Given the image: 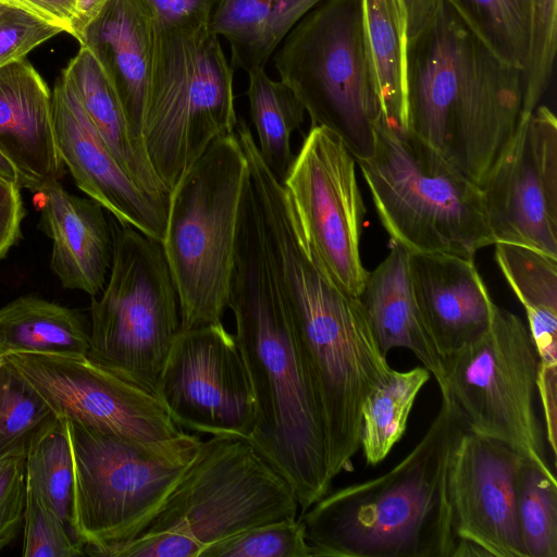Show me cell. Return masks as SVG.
Masks as SVG:
<instances>
[{"label": "cell", "mask_w": 557, "mask_h": 557, "mask_svg": "<svg viewBox=\"0 0 557 557\" xmlns=\"http://www.w3.org/2000/svg\"><path fill=\"white\" fill-rule=\"evenodd\" d=\"M240 198L228 309L256 404L249 441L288 481L300 512L332 486L320 408L272 273L250 178Z\"/></svg>", "instance_id": "cell-1"}, {"label": "cell", "mask_w": 557, "mask_h": 557, "mask_svg": "<svg viewBox=\"0 0 557 557\" xmlns=\"http://www.w3.org/2000/svg\"><path fill=\"white\" fill-rule=\"evenodd\" d=\"M261 225L269 263L320 408L333 481L352 470L362 405L394 369L376 344L359 297L336 284L314 258L288 205L268 207Z\"/></svg>", "instance_id": "cell-2"}, {"label": "cell", "mask_w": 557, "mask_h": 557, "mask_svg": "<svg viewBox=\"0 0 557 557\" xmlns=\"http://www.w3.org/2000/svg\"><path fill=\"white\" fill-rule=\"evenodd\" d=\"M522 73L441 0L409 38L406 129L481 187L524 115Z\"/></svg>", "instance_id": "cell-3"}, {"label": "cell", "mask_w": 557, "mask_h": 557, "mask_svg": "<svg viewBox=\"0 0 557 557\" xmlns=\"http://www.w3.org/2000/svg\"><path fill=\"white\" fill-rule=\"evenodd\" d=\"M465 429L456 406L442 397L428 431L397 465L329 492L302 512L313 557H454L448 473Z\"/></svg>", "instance_id": "cell-4"}, {"label": "cell", "mask_w": 557, "mask_h": 557, "mask_svg": "<svg viewBox=\"0 0 557 557\" xmlns=\"http://www.w3.org/2000/svg\"><path fill=\"white\" fill-rule=\"evenodd\" d=\"M288 481L245 437L212 435L165 503L133 539L85 545L92 557H200L252 527L297 518Z\"/></svg>", "instance_id": "cell-5"}, {"label": "cell", "mask_w": 557, "mask_h": 557, "mask_svg": "<svg viewBox=\"0 0 557 557\" xmlns=\"http://www.w3.org/2000/svg\"><path fill=\"white\" fill-rule=\"evenodd\" d=\"M356 163L393 244L471 259L494 245L481 188L409 131L380 122L372 152Z\"/></svg>", "instance_id": "cell-6"}, {"label": "cell", "mask_w": 557, "mask_h": 557, "mask_svg": "<svg viewBox=\"0 0 557 557\" xmlns=\"http://www.w3.org/2000/svg\"><path fill=\"white\" fill-rule=\"evenodd\" d=\"M233 72L209 26L153 20L143 145L169 193L216 138L235 132Z\"/></svg>", "instance_id": "cell-7"}, {"label": "cell", "mask_w": 557, "mask_h": 557, "mask_svg": "<svg viewBox=\"0 0 557 557\" xmlns=\"http://www.w3.org/2000/svg\"><path fill=\"white\" fill-rule=\"evenodd\" d=\"M248 166L235 135L216 138L169 196L163 252L174 281L181 330L222 323Z\"/></svg>", "instance_id": "cell-8"}, {"label": "cell", "mask_w": 557, "mask_h": 557, "mask_svg": "<svg viewBox=\"0 0 557 557\" xmlns=\"http://www.w3.org/2000/svg\"><path fill=\"white\" fill-rule=\"evenodd\" d=\"M280 81L312 126L336 134L356 160L370 156L383 122L368 53L363 0H320L272 54Z\"/></svg>", "instance_id": "cell-9"}, {"label": "cell", "mask_w": 557, "mask_h": 557, "mask_svg": "<svg viewBox=\"0 0 557 557\" xmlns=\"http://www.w3.org/2000/svg\"><path fill=\"white\" fill-rule=\"evenodd\" d=\"M66 421L74 466L71 531L85 545L117 544L137 535L202 442L187 432L144 442Z\"/></svg>", "instance_id": "cell-10"}, {"label": "cell", "mask_w": 557, "mask_h": 557, "mask_svg": "<svg viewBox=\"0 0 557 557\" xmlns=\"http://www.w3.org/2000/svg\"><path fill=\"white\" fill-rule=\"evenodd\" d=\"M109 222L112 262L101 296L91 297L87 357L157 395L181 332L177 290L162 244L112 215Z\"/></svg>", "instance_id": "cell-11"}, {"label": "cell", "mask_w": 557, "mask_h": 557, "mask_svg": "<svg viewBox=\"0 0 557 557\" xmlns=\"http://www.w3.org/2000/svg\"><path fill=\"white\" fill-rule=\"evenodd\" d=\"M447 393L466 428L552 471L535 411L537 356L528 326L495 305L490 329L444 360Z\"/></svg>", "instance_id": "cell-12"}, {"label": "cell", "mask_w": 557, "mask_h": 557, "mask_svg": "<svg viewBox=\"0 0 557 557\" xmlns=\"http://www.w3.org/2000/svg\"><path fill=\"white\" fill-rule=\"evenodd\" d=\"M281 183L314 258L359 297L369 271L360 253L366 207L355 157L336 134L312 126Z\"/></svg>", "instance_id": "cell-13"}, {"label": "cell", "mask_w": 557, "mask_h": 557, "mask_svg": "<svg viewBox=\"0 0 557 557\" xmlns=\"http://www.w3.org/2000/svg\"><path fill=\"white\" fill-rule=\"evenodd\" d=\"M157 396L183 430L250 437L256 404L234 334L223 323L181 330Z\"/></svg>", "instance_id": "cell-14"}, {"label": "cell", "mask_w": 557, "mask_h": 557, "mask_svg": "<svg viewBox=\"0 0 557 557\" xmlns=\"http://www.w3.org/2000/svg\"><path fill=\"white\" fill-rule=\"evenodd\" d=\"M3 358L60 418L144 442L165 441L185 432L157 395L86 355L13 352Z\"/></svg>", "instance_id": "cell-15"}, {"label": "cell", "mask_w": 557, "mask_h": 557, "mask_svg": "<svg viewBox=\"0 0 557 557\" xmlns=\"http://www.w3.org/2000/svg\"><path fill=\"white\" fill-rule=\"evenodd\" d=\"M480 188L494 244L557 258V120L549 108L523 115Z\"/></svg>", "instance_id": "cell-16"}, {"label": "cell", "mask_w": 557, "mask_h": 557, "mask_svg": "<svg viewBox=\"0 0 557 557\" xmlns=\"http://www.w3.org/2000/svg\"><path fill=\"white\" fill-rule=\"evenodd\" d=\"M522 460L506 443L467 428L461 433L448 473L454 557H527L517 513Z\"/></svg>", "instance_id": "cell-17"}, {"label": "cell", "mask_w": 557, "mask_h": 557, "mask_svg": "<svg viewBox=\"0 0 557 557\" xmlns=\"http://www.w3.org/2000/svg\"><path fill=\"white\" fill-rule=\"evenodd\" d=\"M51 95L58 150L76 186L119 222L162 243L168 209L122 169L62 75L55 79Z\"/></svg>", "instance_id": "cell-18"}, {"label": "cell", "mask_w": 557, "mask_h": 557, "mask_svg": "<svg viewBox=\"0 0 557 557\" xmlns=\"http://www.w3.org/2000/svg\"><path fill=\"white\" fill-rule=\"evenodd\" d=\"M409 274L421 318L443 360L490 329L496 304L474 259L409 252Z\"/></svg>", "instance_id": "cell-19"}, {"label": "cell", "mask_w": 557, "mask_h": 557, "mask_svg": "<svg viewBox=\"0 0 557 557\" xmlns=\"http://www.w3.org/2000/svg\"><path fill=\"white\" fill-rule=\"evenodd\" d=\"M38 227L52 243L50 268L67 289L97 297L112 262L113 238L104 208L91 198L70 194L52 181L34 193Z\"/></svg>", "instance_id": "cell-20"}, {"label": "cell", "mask_w": 557, "mask_h": 557, "mask_svg": "<svg viewBox=\"0 0 557 557\" xmlns=\"http://www.w3.org/2000/svg\"><path fill=\"white\" fill-rule=\"evenodd\" d=\"M0 151L17 170L21 187L33 194L64 174L52 95L26 58L0 66Z\"/></svg>", "instance_id": "cell-21"}, {"label": "cell", "mask_w": 557, "mask_h": 557, "mask_svg": "<svg viewBox=\"0 0 557 557\" xmlns=\"http://www.w3.org/2000/svg\"><path fill=\"white\" fill-rule=\"evenodd\" d=\"M152 42L153 16L146 0H109L79 42L103 67L141 148Z\"/></svg>", "instance_id": "cell-22"}, {"label": "cell", "mask_w": 557, "mask_h": 557, "mask_svg": "<svg viewBox=\"0 0 557 557\" xmlns=\"http://www.w3.org/2000/svg\"><path fill=\"white\" fill-rule=\"evenodd\" d=\"M372 334L383 355L406 348L434 376L446 396L443 358L421 318L409 274V252L397 244L386 258L368 272L359 295Z\"/></svg>", "instance_id": "cell-23"}, {"label": "cell", "mask_w": 557, "mask_h": 557, "mask_svg": "<svg viewBox=\"0 0 557 557\" xmlns=\"http://www.w3.org/2000/svg\"><path fill=\"white\" fill-rule=\"evenodd\" d=\"M61 75L76 92L122 169L140 189L168 209L170 193L153 171L144 148L133 139L119 97L94 53L81 46Z\"/></svg>", "instance_id": "cell-24"}, {"label": "cell", "mask_w": 557, "mask_h": 557, "mask_svg": "<svg viewBox=\"0 0 557 557\" xmlns=\"http://www.w3.org/2000/svg\"><path fill=\"white\" fill-rule=\"evenodd\" d=\"M90 334L76 310L36 295H24L0 308V357L13 352L81 356Z\"/></svg>", "instance_id": "cell-25"}, {"label": "cell", "mask_w": 557, "mask_h": 557, "mask_svg": "<svg viewBox=\"0 0 557 557\" xmlns=\"http://www.w3.org/2000/svg\"><path fill=\"white\" fill-rule=\"evenodd\" d=\"M368 53L383 122L406 129L408 17L403 0H363Z\"/></svg>", "instance_id": "cell-26"}, {"label": "cell", "mask_w": 557, "mask_h": 557, "mask_svg": "<svg viewBox=\"0 0 557 557\" xmlns=\"http://www.w3.org/2000/svg\"><path fill=\"white\" fill-rule=\"evenodd\" d=\"M249 112L258 136V150L271 173L282 182L294 154L290 138L305 119V108L282 81H273L264 67L247 71Z\"/></svg>", "instance_id": "cell-27"}, {"label": "cell", "mask_w": 557, "mask_h": 557, "mask_svg": "<svg viewBox=\"0 0 557 557\" xmlns=\"http://www.w3.org/2000/svg\"><path fill=\"white\" fill-rule=\"evenodd\" d=\"M494 247L495 261L524 308L531 337L557 335V258L516 244Z\"/></svg>", "instance_id": "cell-28"}, {"label": "cell", "mask_w": 557, "mask_h": 557, "mask_svg": "<svg viewBox=\"0 0 557 557\" xmlns=\"http://www.w3.org/2000/svg\"><path fill=\"white\" fill-rule=\"evenodd\" d=\"M424 367L394 370L366 398L361 409L360 446L370 466L382 462L403 437L417 396L430 380Z\"/></svg>", "instance_id": "cell-29"}, {"label": "cell", "mask_w": 557, "mask_h": 557, "mask_svg": "<svg viewBox=\"0 0 557 557\" xmlns=\"http://www.w3.org/2000/svg\"><path fill=\"white\" fill-rule=\"evenodd\" d=\"M25 470L26 482L71 531L74 466L66 419L55 416L32 435L25 449Z\"/></svg>", "instance_id": "cell-30"}, {"label": "cell", "mask_w": 557, "mask_h": 557, "mask_svg": "<svg viewBox=\"0 0 557 557\" xmlns=\"http://www.w3.org/2000/svg\"><path fill=\"white\" fill-rule=\"evenodd\" d=\"M504 61L523 71L530 45L531 0H445Z\"/></svg>", "instance_id": "cell-31"}, {"label": "cell", "mask_w": 557, "mask_h": 557, "mask_svg": "<svg viewBox=\"0 0 557 557\" xmlns=\"http://www.w3.org/2000/svg\"><path fill=\"white\" fill-rule=\"evenodd\" d=\"M517 513L527 557H557V481L524 459L517 478Z\"/></svg>", "instance_id": "cell-32"}, {"label": "cell", "mask_w": 557, "mask_h": 557, "mask_svg": "<svg viewBox=\"0 0 557 557\" xmlns=\"http://www.w3.org/2000/svg\"><path fill=\"white\" fill-rule=\"evenodd\" d=\"M273 12L274 0H218L209 29L230 42L233 67H265Z\"/></svg>", "instance_id": "cell-33"}, {"label": "cell", "mask_w": 557, "mask_h": 557, "mask_svg": "<svg viewBox=\"0 0 557 557\" xmlns=\"http://www.w3.org/2000/svg\"><path fill=\"white\" fill-rule=\"evenodd\" d=\"M55 416L48 401L2 357L0 458L26 449L32 435Z\"/></svg>", "instance_id": "cell-34"}, {"label": "cell", "mask_w": 557, "mask_h": 557, "mask_svg": "<svg viewBox=\"0 0 557 557\" xmlns=\"http://www.w3.org/2000/svg\"><path fill=\"white\" fill-rule=\"evenodd\" d=\"M200 557H313L300 519L252 527L206 548Z\"/></svg>", "instance_id": "cell-35"}, {"label": "cell", "mask_w": 557, "mask_h": 557, "mask_svg": "<svg viewBox=\"0 0 557 557\" xmlns=\"http://www.w3.org/2000/svg\"><path fill=\"white\" fill-rule=\"evenodd\" d=\"M557 45V0H531L530 45L523 69V114L531 113L547 91Z\"/></svg>", "instance_id": "cell-36"}, {"label": "cell", "mask_w": 557, "mask_h": 557, "mask_svg": "<svg viewBox=\"0 0 557 557\" xmlns=\"http://www.w3.org/2000/svg\"><path fill=\"white\" fill-rule=\"evenodd\" d=\"M23 557H74L85 555V544L73 537L64 521L38 490L26 482Z\"/></svg>", "instance_id": "cell-37"}, {"label": "cell", "mask_w": 557, "mask_h": 557, "mask_svg": "<svg viewBox=\"0 0 557 557\" xmlns=\"http://www.w3.org/2000/svg\"><path fill=\"white\" fill-rule=\"evenodd\" d=\"M60 33L61 28L26 11L0 3V66L25 59Z\"/></svg>", "instance_id": "cell-38"}, {"label": "cell", "mask_w": 557, "mask_h": 557, "mask_svg": "<svg viewBox=\"0 0 557 557\" xmlns=\"http://www.w3.org/2000/svg\"><path fill=\"white\" fill-rule=\"evenodd\" d=\"M25 499V449H18L0 458V550L23 524Z\"/></svg>", "instance_id": "cell-39"}, {"label": "cell", "mask_w": 557, "mask_h": 557, "mask_svg": "<svg viewBox=\"0 0 557 557\" xmlns=\"http://www.w3.org/2000/svg\"><path fill=\"white\" fill-rule=\"evenodd\" d=\"M153 20L165 26H209L218 0H146Z\"/></svg>", "instance_id": "cell-40"}, {"label": "cell", "mask_w": 557, "mask_h": 557, "mask_svg": "<svg viewBox=\"0 0 557 557\" xmlns=\"http://www.w3.org/2000/svg\"><path fill=\"white\" fill-rule=\"evenodd\" d=\"M20 184L0 177V260L21 239L25 209Z\"/></svg>", "instance_id": "cell-41"}, {"label": "cell", "mask_w": 557, "mask_h": 557, "mask_svg": "<svg viewBox=\"0 0 557 557\" xmlns=\"http://www.w3.org/2000/svg\"><path fill=\"white\" fill-rule=\"evenodd\" d=\"M0 3L26 11L72 35L75 0H0Z\"/></svg>", "instance_id": "cell-42"}, {"label": "cell", "mask_w": 557, "mask_h": 557, "mask_svg": "<svg viewBox=\"0 0 557 557\" xmlns=\"http://www.w3.org/2000/svg\"><path fill=\"white\" fill-rule=\"evenodd\" d=\"M409 27V38L418 34L432 18L441 0H403Z\"/></svg>", "instance_id": "cell-43"}, {"label": "cell", "mask_w": 557, "mask_h": 557, "mask_svg": "<svg viewBox=\"0 0 557 557\" xmlns=\"http://www.w3.org/2000/svg\"><path fill=\"white\" fill-rule=\"evenodd\" d=\"M109 0H75V12L72 21V36L82 41L88 25L99 15Z\"/></svg>", "instance_id": "cell-44"}, {"label": "cell", "mask_w": 557, "mask_h": 557, "mask_svg": "<svg viewBox=\"0 0 557 557\" xmlns=\"http://www.w3.org/2000/svg\"><path fill=\"white\" fill-rule=\"evenodd\" d=\"M0 177L20 184V174L11 161L0 151ZM21 186V184H20Z\"/></svg>", "instance_id": "cell-45"}, {"label": "cell", "mask_w": 557, "mask_h": 557, "mask_svg": "<svg viewBox=\"0 0 557 557\" xmlns=\"http://www.w3.org/2000/svg\"><path fill=\"white\" fill-rule=\"evenodd\" d=\"M2 357H0V363H1Z\"/></svg>", "instance_id": "cell-46"}]
</instances>
